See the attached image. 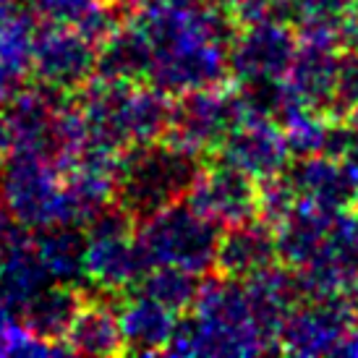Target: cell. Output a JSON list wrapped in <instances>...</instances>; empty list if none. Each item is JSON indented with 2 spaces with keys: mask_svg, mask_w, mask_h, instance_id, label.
Instances as JSON below:
<instances>
[{
  "mask_svg": "<svg viewBox=\"0 0 358 358\" xmlns=\"http://www.w3.org/2000/svg\"><path fill=\"white\" fill-rule=\"evenodd\" d=\"M209 159L168 139L134 144L120 152L115 173V204L129 212L134 222L186 199Z\"/></svg>",
  "mask_w": 358,
  "mask_h": 358,
  "instance_id": "cell-1",
  "label": "cell"
},
{
  "mask_svg": "<svg viewBox=\"0 0 358 358\" xmlns=\"http://www.w3.org/2000/svg\"><path fill=\"white\" fill-rule=\"evenodd\" d=\"M220 233L217 222L199 215L186 199L168 204L136 225V241L150 267L173 264L196 275L215 269Z\"/></svg>",
  "mask_w": 358,
  "mask_h": 358,
  "instance_id": "cell-2",
  "label": "cell"
},
{
  "mask_svg": "<svg viewBox=\"0 0 358 358\" xmlns=\"http://www.w3.org/2000/svg\"><path fill=\"white\" fill-rule=\"evenodd\" d=\"M0 199L27 230H42L73 220L66 180L52 159L10 152L0 168Z\"/></svg>",
  "mask_w": 358,
  "mask_h": 358,
  "instance_id": "cell-3",
  "label": "cell"
},
{
  "mask_svg": "<svg viewBox=\"0 0 358 358\" xmlns=\"http://www.w3.org/2000/svg\"><path fill=\"white\" fill-rule=\"evenodd\" d=\"M246 120V110L238 92L228 87L194 90L173 97L170 129L165 139L183 150L209 155L217 150L220 141Z\"/></svg>",
  "mask_w": 358,
  "mask_h": 358,
  "instance_id": "cell-4",
  "label": "cell"
},
{
  "mask_svg": "<svg viewBox=\"0 0 358 358\" xmlns=\"http://www.w3.org/2000/svg\"><path fill=\"white\" fill-rule=\"evenodd\" d=\"M353 329H358V311L348 296L306 299L290 311L280 329V353L340 356Z\"/></svg>",
  "mask_w": 358,
  "mask_h": 358,
  "instance_id": "cell-5",
  "label": "cell"
},
{
  "mask_svg": "<svg viewBox=\"0 0 358 358\" xmlns=\"http://www.w3.org/2000/svg\"><path fill=\"white\" fill-rule=\"evenodd\" d=\"M299 272L306 299L348 296L358 288V209H338L319 251Z\"/></svg>",
  "mask_w": 358,
  "mask_h": 358,
  "instance_id": "cell-6",
  "label": "cell"
},
{
  "mask_svg": "<svg viewBox=\"0 0 358 358\" xmlns=\"http://www.w3.org/2000/svg\"><path fill=\"white\" fill-rule=\"evenodd\" d=\"M29 71L42 87L76 94L84 84L94 79L97 45L87 40L76 27L42 24L34 37Z\"/></svg>",
  "mask_w": 358,
  "mask_h": 358,
  "instance_id": "cell-7",
  "label": "cell"
},
{
  "mask_svg": "<svg viewBox=\"0 0 358 358\" xmlns=\"http://www.w3.org/2000/svg\"><path fill=\"white\" fill-rule=\"evenodd\" d=\"M299 48V37L290 24L262 21L241 27L228 50L230 79H282L288 76Z\"/></svg>",
  "mask_w": 358,
  "mask_h": 358,
  "instance_id": "cell-8",
  "label": "cell"
},
{
  "mask_svg": "<svg viewBox=\"0 0 358 358\" xmlns=\"http://www.w3.org/2000/svg\"><path fill=\"white\" fill-rule=\"evenodd\" d=\"M186 201L199 215L217 222L220 228L259 217L257 178L212 159L196 178V183L191 186Z\"/></svg>",
  "mask_w": 358,
  "mask_h": 358,
  "instance_id": "cell-9",
  "label": "cell"
},
{
  "mask_svg": "<svg viewBox=\"0 0 358 358\" xmlns=\"http://www.w3.org/2000/svg\"><path fill=\"white\" fill-rule=\"evenodd\" d=\"M212 162H222L238 168L251 178H269L290 162V152L278 123L264 118H246L238 129H233L220 141V147L209 155Z\"/></svg>",
  "mask_w": 358,
  "mask_h": 358,
  "instance_id": "cell-10",
  "label": "cell"
},
{
  "mask_svg": "<svg viewBox=\"0 0 358 358\" xmlns=\"http://www.w3.org/2000/svg\"><path fill=\"white\" fill-rule=\"evenodd\" d=\"M243 288L259 332L280 353V329L290 317V311L306 301L299 272L285 264H272L257 272L254 278L243 280Z\"/></svg>",
  "mask_w": 358,
  "mask_h": 358,
  "instance_id": "cell-11",
  "label": "cell"
},
{
  "mask_svg": "<svg viewBox=\"0 0 358 358\" xmlns=\"http://www.w3.org/2000/svg\"><path fill=\"white\" fill-rule=\"evenodd\" d=\"M272 264H278V238L269 222L254 217L222 228L212 272L243 282Z\"/></svg>",
  "mask_w": 358,
  "mask_h": 358,
  "instance_id": "cell-12",
  "label": "cell"
},
{
  "mask_svg": "<svg viewBox=\"0 0 358 358\" xmlns=\"http://www.w3.org/2000/svg\"><path fill=\"white\" fill-rule=\"evenodd\" d=\"M340 52L343 48L322 40H299L293 63L288 69V84L308 110L322 113L329 118L335 84H338Z\"/></svg>",
  "mask_w": 358,
  "mask_h": 358,
  "instance_id": "cell-13",
  "label": "cell"
},
{
  "mask_svg": "<svg viewBox=\"0 0 358 358\" xmlns=\"http://www.w3.org/2000/svg\"><path fill=\"white\" fill-rule=\"evenodd\" d=\"M282 176L290 183L296 199L311 201L317 207L345 209L358 201V191L350 183L343 162L327 155L296 157L282 168Z\"/></svg>",
  "mask_w": 358,
  "mask_h": 358,
  "instance_id": "cell-14",
  "label": "cell"
},
{
  "mask_svg": "<svg viewBox=\"0 0 358 358\" xmlns=\"http://www.w3.org/2000/svg\"><path fill=\"white\" fill-rule=\"evenodd\" d=\"M118 293L84 296L79 314L66 335V345L79 356H118L123 353V332L118 319Z\"/></svg>",
  "mask_w": 358,
  "mask_h": 358,
  "instance_id": "cell-15",
  "label": "cell"
},
{
  "mask_svg": "<svg viewBox=\"0 0 358 358\" xmlns=\"http://www.w3.org/2000/svg\"><path fill=\"white\" fill-rule=\"evenodd\" d=\"M176 317L178 314H173L168 306L139 293L120 299L118 319L120 332H123V353H134V356L165 353L176 327Z\"/></svg>",
  "mask_w": 358,
  "mask_h": 358,
  "instance_id": "cell-16",
  "label": "cell"
},
{
  "mask_svg": "<svg viewBox=\"0 0 358 358\" xmlns=\"http://www.w3.org/2000/svg\"><path fill=\"white\" fill-rule=\"evenodd\" d=\"M338 209L317 207L311 201H296V207L290 209V215L278 228V262L290 269H301L311 262V257L319 251L322 241L327 236V228Z\"/></svg>",
  "mask_w": 358,
  "mask_h": 358,
  "instance_id": "cell-17",
  "label": "cell"
},
{
  "mask_svg": "<svg viewBox=\"0 0 358 358\" xmlns=\"http://www.w3.org/2000/svg\"><path fill=\"white\" fill-rule=\"evenodd\" d=\"M34 249L55 282L81 288V282L87 280V251H90V238L84 225L60 222V225L37 230Z\"/></svg>",
  "mask_w": 358,
  "mask_h": 358,
  "instance_id": "cell-18",
  "label": "cell"
},
{
  "mask_svg": "<svg viewBox=\"0 0 358 358\" xmlns=\"http://www.w3.org/2000/svg\"><path fill=\"white\" fill-rule=\"evenodd\" d=\"M81 303H84L81 288L50 282L48 288H42L34 299L24 303V308L19 311L21 324L42 340L66 343V335L79 314Z\"/></svg>",
  "mask_w": 358,
  "mask_h": 358,
  "instance_id": "cell-19",
  "label": "cell"
},
{
  "mask_svg": "<svg viewBox=\"0 0 358 358\" xmlns=\"http://www.w3.org/2000/svg\"><path fill=\"white\" fill-rule=\"evenodd\" d=\"M152 48L131 21H126L113 37L97 48V71L94 76L113 81H150L152 73Z\"/></svg>",
  "mask_w": 358,
  "mask_h": 358,
  "instance_id": "cell-20",
  "label": "cell"
},
{
  "mask_svg": "<svg viewBox=\"0 0 358 358\" xmlns=\"http://www.w3.org/2000/svg\"><path fill=\"white\" fill-rule=\"evenodd\" d=\"M55 280L45 267L37 249H34V238L27 243L16 246L3 257L0 264V299L6 301L16 314H19L24 303L34 299L42 288H48Z\"/></svg>",
  "mask_w": 358,
  "mask_h": 358,
  "instance_id": "cell-21",
  "label": "cell"
},
{
  "mask_svg": "<svg viewBox=\"0 0 358 358\" xmlns=\"http://www.w3.org/2000/svg\"><path fill=\"white\" fill-rule=\"evenodd\" d=\"M201 282H204L201 275L191 272V269L157 264L141 275V280L131 288V293L157 301L162 306H168L173 314H183V311L194 308V303L199 299Z\"/></svg>",
  "mask_w": 358,
  "mask_h": 358,
  "instance_id": "cell-22",
  "label": "cell"
},
{
  "mask_svg": "<svg viewBox=\"0 0 358 358\" xmlns=\"http://www.w3.org/2000/svg\"><path fill=\"white\" fill-rule=\"evenodd\" d=\"M296 29L303 40L332 42L340 48V37L356 19V0H293Z\"/></svg>",
  "mask_w": 358,
  "mask_h": 358,
  "instance_id": "cell-23",
  "label": "cell"
},
{
  "mask_svg": "<svg viewBox=\"0 0 358 358\" xmlns=\"http://www.w3.org/2000/svg\"><path fill=\"white\" fill-rule=\"evenodd\" d=\"M37 13L31 8H21L13 19L0 29V60L27 76L31 69V52L37 37Z\"/></svg>",
  "mask_w": 358,
  "mask_h": 358,
  "instance_id": "cell-24",
  "label": "cell"
},
{
  "mask_svg": "<svg viewBox=\"0 0 358 358\" xmlns=\"http://www.w3.org/2000/svg\"><path fill=\"white\" fill-rule=\"evenodd\" d=\"M329 118L322 113H314L308 108H301L290 115L280 129L285 136L290 157H311V155H322L324 147V136H327Z\"/></svg>",
  "mask_w": 358,
  "mask_h": 358,
  "instance_id": "cell-25",
  "label": "cell"
},
{
  "mask_svg": "<svg viewBox=\"0 0 358 358\" xmlns=\"http://www.w3.org/2000/svg\"><path fill=\"white\" fill-rule=\"evenodd\" d=\"M257 194H259V217L269 222L272 228H278L282 220L290 215V209L296 207V194L285 180L282 170L278 176L257 180Z\"/></svg>",
  "mask_w": 358,
  "mask_h": 358,
  "instance_id": "cell-26",
  "label": "cell"
},
{
  "mask_svg": "<svg viewBox=\"0 0 358 358\" xmlns=\"http://www.w3.org/2000/svg\"><path fill=\"white\" fill-rule=\"evenodd\" d=\"M358 108V52H340L338 84H335V100L329 118H350V113Z\"/></svg>",
  "mask_w": 358,
  "mask_h": 358,
  "instance_id": "cell-27",
  "label": "cell"
},
{
  "mask_svg": "<svg viewBox=\"0 0 358 358\" xmlns=\"http://www.w3.org/2000/svg\"><path fill=\"white\" fill-rule=\"evenodd\" d=\"M31 10L48 24L60 27H76L87 13L102 0H29Z\"/></svg>",
  "mask_w": 358,
  "mask_h": 358,
  "instance_id": "cell-28",
  "label": "cell"
},
{
  "mask_svg": "<svg viewBox=\"0 0 358 358\" xmlns=\"http://www.w3.org/2000/svg\"><path fill=\"white\" fill-rule=\"evenodd\" d=\"M21 90H24V73L0 60V108H6Z\"/></svg>",
  "mask_w": 358,
  "mask_h": 358,
  "instance_id": "cell-29",
  "label": "cell"
},
{
  "mask_svg": "<svg viewBox=\"0 0 358 358\" xmlns=\"http://www.w3.org/2000/svg\"><path fill=\"white\" fill-rule=\"evenodd\" d=\"M21 8H24V6H21L19 0H0V29H3Z\"/></svg>",
  "mask_w": 358,
  "mask_h": 358,
  "instance_id": "cell-30",
  "label": "cell"
},
{
  "mask_svg": "<svg viewBox=\"0 0 358 358\" xmlns=\"http://www.w3.org/2000/svg\"><path fill=\"white\" fill-rule=\"evenodd\" d=\"M356 8H358V0H356Z\"/></svg>",
  "mask_w": 358,
  "mask_h": 358,
  "instance_id": "cell-31",
  "label": "cell"
},
{
  "mask_svg": "<svg viewBox=\"0 0 358 358\" xmlns=\"http://www.w3.org/2000/svg\"><path fill=\"white\" fill-rule=\"evenodd\" d=\"M356 52H358V50H356Z\"/></svg>",
  "mask_w": 358,
  "mask_h": 358,
  "instance_id": "cell-32",
  "label": "cell"
}]
</instances>
